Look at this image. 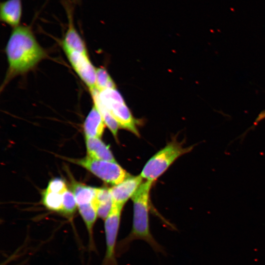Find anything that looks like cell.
Wrapping results in <instances>:
<instances>
[{
    "mask_svg": "<svg viewBox=\"0 0 265 265\" xmlns=\"http://www.w3.org/2000/svg\"><path fill=\"white\" fill-rule=\"evenodd\" d=\"M96 88L99 91L108 88H116L113 80L103 67L96 68Z\"/></svg>",
    "mask_w": 265,
    "mask_h": 265,
    "instance_id": "cell-18",
    "label": "cell"
},
{
    "mask_svg": "<svg viewBox=\"0 0 265 265\" xmlns=\"http://www.w3.org/2000/svg\"><path fill=\"white\" fill-rule=\"evenodd\" d=\"M67 189L66 184L62 179L54 178L50 181L45 191L63 194Z\"/></svg>",
    "mask_w": 265,
    "mask_h": 265,
    "instance_id": "cell-20",
    "label": "cell"
},
{
    "mask_svg": "<svg viewBox=\"0 0 265 265\" xmlns=\"http://www.w3.org/2000/svg\"><path fill=\"white\" fill-rule=\"evenodd\" d=\"M193 146L184 148L176 140H172L155 154L144 165L141 174L143 179L153 182L182 155L190 152Z\"/></svg>",
    "mask_w": 265,
    "mask_h": 265,
    "instance_id": "cell-3",
    "label": "cell"
},
{
    "mask_svg": "<svg viewBox=\"0 0 265 265\" xmlns=\"http://www.w3.org/2000/svg\"><path fill=\"white\" fill-rule=\"evenodd\" d=\"M265 119V109L262 110L257 116L253 123L252 126L250 129L255 128L259 122Z\"/></svg>",
    "mask_w": 265,
    "mask_h": 265,
    "instance_id": "cell-21",
    "label": "cell"
},
{
    "mask_svg": "<svg viewBox=\"0 0 265 265\" xmlns=\"http://www.w3.org/2000/svg\"><path fill=\"white\" fill-rule=\"evenodd\" d=\"M43 204L49 210L52 211L61 212L62 209V194L44 191Z\"/></svg>",
    "mask_w": 265,
    "mask_h": 265,
    "instance_id": "cell-17",
    "label": "cell"
},
{
    "mask_svg": "<svg viewBox=\"0 0 265 265\" xmlns=\"http://www.w3.org/2000/svg\"><path fill=\"white\" fill-rule=\"evenodd\" d=\"M105 124L95 105L93 106L86 117L83 125L86 138H101L104 131Z\"/></svg>",
    "mask_w": 265,
    "mask_h": 265,
    "instance_id": "cell-11",
    "label": "cell"
},
{
    "mask_svg": "<svg viewBox=\"0 0 265 265\" xmlns=\"http://www.w3.org/2000/svg\"><path fill=\"white\" fill-rule=\"evenodd\" d=\"M99 97L102 103L115 118L119 128L139 136L137 127V121L132 116L123 97L116 88H108L99 91Z\"/></svg>",
    "mask_w": 265,
    "mask_h": 265,
    "instance_id": "cell-4",
    "label": "cell"
},
{
    "mask_svg": "<svg viewBox=\"0 0 265 265\" xmlns=\"http://www.w3.org/2000/svg\"><path fill=\"white\" fill-rule=\"evenodd\" d=\"M73 69L89 90L96 87V68L88 54L77 52L65 53Z\"/></svg>",
    "mask_w": 265,
    "mask_h": 265,
    "instance_id": "cell-7",
    "label": "cell"
},
{
    "mask_svg": "<svg viewBox=\"0 0 265 265\" xmlns=\"http://www.w3.org/2000/svg\"><path fill=\"white\" fill-rule=\"evenodd\" d=\"M92 203L97 209L98 216L105 219L109 213L113 204L109 189L97 188L96 196Z\"/></svg>",
    "mask_w": 265,
    "mask_h": 265,
    "instance_id": "cell-13",
    "label": "cell"
},
{
    "mask_svg": "<svg viewBox=\"0 0 265 265\" xmlns=\"http://www.w3.org/2000/svg\"><path fill=\"white\" fill-rule=\"evenodd\" d=\"M89 91L93 99V104L96 106L101 113L105 125L113 136L117 138L118 130L119 128L118 123L109 111L100 100L99 91L96 87Z\"/></svg>",
    "mask_w": 265,
    "mask_h": 265,
    "instance_id": "cell-14",
    "label": "cell"
},
{
    "mask_svg": "<svg viewBox=\"0 0 265 265\" xmlns=\"http://www.w3.org/2000/svg\"><path fill=\"white\" fill-rule=\"evenodd\" d=\"M5 51L8 66L3 86L15 77L34 69L47 55L27 26L13 28Z\"/></svg>",
    "mask_w": 265,
    "mask_h": 265,
    "instance_id": "cell-1",
    "label": "cell"
},
{
    "mask_svg": "<svg viewBox=\"0 0 265 265\" xmlns=\"http://www.w3.org/2000/svg\"><path fill=\"white\" fill-rule=\"evenodd\" d=\"M123 206L113 203L111 210L105 219L106 250L102 265H118L116 259L117 239Z\"/></svg>",
    "mask_w": 265,
    "mask_h": 265,
    "instance_id": "cell-6",
    "label": "cell"
},
{
    "mask_svg": "<svg viewBox=\"0 0 265 265\" xmlns=\"http://www.w3.org/2000/svg\"><path fill=\"white\" fill-rule=\"evenodd\" d=\"M78 164L104 182L116 185L122 182L130 175L116 161L95 159L86 157L80 159H70Z\"/></svg>",
    "mask_w": 265,
    "mask_h": 265,
    "instance_id": "cell-5",
    "label": "cell"
},
{
    "mask_svg": "<svg viewBox=\"0 0 265 265\" xmlns=\"http://www.w3.org/2000/svg\"><path fill=\"white\" fill-rule=\"evenodd\" d=\"M86 145L88 157L95 159L115 161L109 146L100 138H86Z\"/></svg>",
    "mask_w": 265,
    "mask_h": 265,
    "instance_id": "cell-12",
    "label": "cell"
},
{
    "mask_svg": "<svg viewBox=\"0 0 265 265\" xmlns=\"http://www.w3.org/2000/svg\"><path fill=\"white\" fill-rule=\"evenodd\" d=\"M79 211L86 225L90 249L94 248L93 227L98 216L97 209L92 203L78 206Z\"/></svg>",
    "mask_w": 265,
    "mask_h": 265,
    "instance_id": "cell-15",
    "label": "cell"
},
{
    "mask_svg": "<svg viewBox=\"0 0 265 265\" xmlns=\"http://www.w3.org/2000/svg\"><path fill=\"white\" fill-rule=\"evenodd\" d=\"M22 15V0H6L0 3V19L13 28L20 26Z\"/></svg>",
    "mask_w": 265,
    "mask_h": 265,
    "instance_id": "cell-10",
    "label": "cell"
},
{
    "mask_svg": "<svg viewBox=\"0 0 265 265\" xmlns=\"http://www.w3.org/2000/svg\"><path fill=\"white\" fill-rule=\"evenodd\" d=\"M64 2V6L67 16L68 26L62 41L63 50L65 53L71 52H77L88 54L85 44L74 25L72 8L68 1Z\"/></svg>",
    "mask_w": 265,
    "mask_h": 265,
    "instance_id": "cell-8",
    "label": "cell"
},
{
    "mask_svg": "<svg viewBox=\"0 0 265 265\" xmlns=\"http://www.w3.org/2000/svg\"><path fill=\"white\" fill-rule=\"evenodd\" d=\"M143 179L140 175L130 176L122 182L109 188L112 202L124 205L141 185Z\"/></svg>",
    "mask_w": 265,
    "mask_h": 265,
    "instance_id": "cell-9",
    "label": "cell"
},
{
    "mask_svg": "<svg viewBox=\"0 0 265 265\" xmlns=\"http://www.w3.org/2000/svg\"><path fill=\"white\" fill-rule=\"evenodd\" d=\"M75 0V1L76 0Z\"/></svg>",
    "mask_w": 265,
    "mask_h": 265,
    "instance_id": "cell-22",
    "label": "cell"
},
{
    "mask_svg": "<svg viewBox=\"0 0 265 265\" xmlns=\"http://www.w3.org/2000/svg\"><path fill=\"white\" fill-rule=\"evenodd\" d=\"M62 209L61 212L67 216L72 215L78 206L74 193L67 189L63 194Z\"/></svg>",
    "mask_w": 265,
    "mask_h": 265,
    "instance_id": "cell-19",
    "label": "cell"
},
{
    "mask_svg": "<svg viewBox=\"0 0 265 265\" xmlns=\"http://www.w3.org/2000/svg\"><path fill=\"white\" fill-rule=\"evenodd\" d=\"M73 190L77 205L79 206L92 203L95 197L97 188L74 183Z\"/></svg>",
    "mask_w": 265,
    "mask_h": 265,
    "instance_id": "cell-16",
    "label": "cell"
},
{
    "mask_svg": "<svg viewBox=\"0 0 265 265\" xmlns=\"http://www.w3.org/2000/svg\"><path fill=\"white\" fill-rule=\"evenodd\" d=\"M153 182L142 183L132 197L133 202V220L129 234L117 244V255L125 253L134 240L141 239L150 245L157 253H164L162 246L151 233L149 223V197Z\"/></svg>",
    "mask_w": 265,
    "mask_h": 265,
    "instance_id": "cell-2",
    "label": "cell"
}]
</instances>
